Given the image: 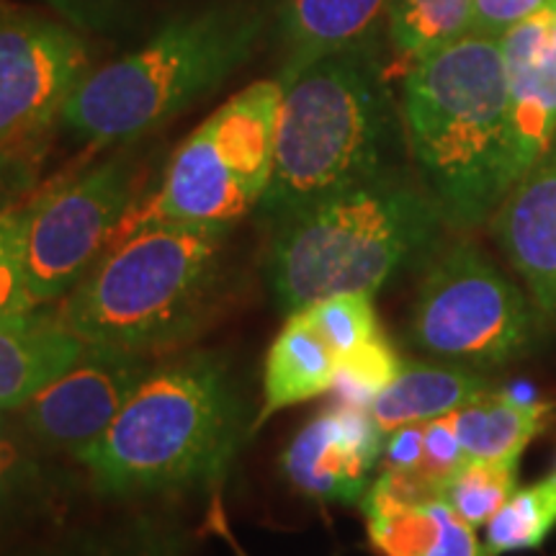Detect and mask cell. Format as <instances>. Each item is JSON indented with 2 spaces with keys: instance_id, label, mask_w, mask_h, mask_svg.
I'll return each instance as SVG.
<instances>
[{
  "instance_id": "1f68e13d",
  "label": "cell",
  "mask_w": 556,
  "mask_h": 556,
  "mask_svg": "<svg viewBox=\"0 0 556 556\" xmlns=\"http://www.w3.org/2000/svg\"><path fill=\"white\" fill-rule=\"evenodd\" d=\"M21 454L18 446L13 443V438L9 435V428H5V417L3 409H0V497L16 484L18 471H21Z\"/></svg>"
},
{
  "instance_id": "6da1fadb",
  "label": "cell",
  "mask_w": 556,
  "mask_h": 556,
  "mask_svg": "<svg viewBox=\"0 0 556 556\" xmlns=\"http://www.w3.org/2000/svg\"><path fill=\"white\" fill-rule=\"evenodd\" d=\"M402 119L426 193L477 227L513 189V122L500 37L467 31L409 62Z\"/></svg>"
},
{
  "instance_id": "d4e9b609",
  "label": "cell",
  "mask_w": 556,
  "mask_h": 556,
  "mask_svg": "<svg viewBox=\"0 0 556 556\" xmlns=\"http://www.w3.org/2000/svg\"><path fill=\"white\" fill-rule=\"evenodd\" d=\"M319 336L325 338L336 356L356 351L379 336L377 309L368 294H336L302 309Z\"/></svg>"
},
{
  "instance_id": "44dd1931",
  "label": "cell",
  "mask_w": 556,
  "mask_h": 556,
  "mask_svg": "<svg viewBox=\"0 0 556 556\" xmlns=\"http://www.w3.org/2000/svg\"><path fill=\"white\" fill-rule=\"evenodd\" d=\"M475 0H389L387 31L407 65L471 29Z\"/></svg>"
},
{
  "instance_id": "3957f363",
  "label": "cell",
  "mask_w": 556,
  "mask_h": 556,
  "mask_svg": "<svg viewBox=\"0 0 556 556\" xmlns=\"http://www.w3.org/2000/svg\"><path fill=\"white\" fill-rule=\"evenodd\" d=\"M229 227L137 222L60 299L58 317L86 340L152 353L193 338L229 281Z\"/></svg>"
},
{
  "instance_id": "f1b7e54d",
  "label": "cell",
  "mask_w": 556,
  "mask_h": 556,
  "mask_svg": "<svg viewBox=\"0 0 556 556\" xmlns=\"http://www.w3.org/2000/svg\"><path fill=\"white\" fill-rule=\"evenodd\" d=\"M47 556H173L170 544L155 533H116V536L73 539Z\"/></svg>"
},
{
  "instance_id": "4dcf8cb0",
  "label": "cell",
  "mask_w": 556,
  "mask_h": 556,
  "mask_svg": "<svg viewBox=\"0 0 556 556\" xmlns=\"http://www.w3.org/2000/svg\"><path fill=\"white\" fill-rule=\"evenodd\" d=\"M422 430L426 422H413V426H402L392 433L384 435V456L387 469L413 471L422 462Z\"/></svg>"
},
{
  "instance_id": "277c9868",
  "label": "cell",
  "mask_w": 556,
  "mask_h": 556,
  "mask_svg": "<svg viewBox=\"0 0 556 556\" xmlns=\"http://www.w3.org/2000/svg\"><path fill=\"white\" fill-rule=\"evenodd\" d=\"M242 402L219 353L152 366L106 433L75 454L109 495H142L217 479L240 441Z\"/></svg>"
},
{
  "instance_id": "f546056e",
  "label": "cell",
  "mask_w": 556,
  "mask_h": 556,
  "mask_svg": "<svg viewBox=\"0 0 556 556\" xmlns=\"http://www.w3.org/2000/svg\"><path fill=\"white\" fill-rule=\"evenodd\" d=\"M548 0H475L471 9V31L503 37L513 24L544 9Z\"/></svg>"
},
{
  "instance_id": "e0dca14e",
  "label": "cell",
  "mask_w": 556,
  "mask_h": 556,
  "mask_svg": "<svg viewBox=\"0 0 556 556\" xmlns=\"http://www.w3.org/2000/svg\"><path fill=\"white\" fill-rule=\"evenodd\" d=\"M338 356L325 338L312 328L302 309L287 315L281 332L268 348L263 368V409L253 430L261 428L278 409L309 402L330 392L336 381Z\"/></svg>"
},
{
  "instance_id": "cb8c5ba5",
  "label": "cell",
  "mask_w": 556,
  "mask_h": 556,
  "mask_svg": "<svg viewBox=\"0 0 556 556\" xmlns=\"http://www.w3.org/2000/svg\"><path fill=\"white\" fill-rule=\"evenodd\" d=\"M400 368L402 361L397 351L379 332L377 338L338 358L336 381H332L330 392L336 394L340 405L371 409L374 400L392 384Z\"/></svg>"
},
{
  "instance_id": "9c48e42d",
  "label": "cell",
  "mask_w": 556,
  "mask_h": 556,
  "mask_svg": "<svg viewBox=\"0 0 556 556\" xmlns=\"http://www.w3.org/2000/svg\"><path fill=\"white\" fill-rule=\"evenodd\" d=\"M137 165L111 155L29 199L26 281L34 307L60 302L114 245L135 201Z\"/></svg>"
},
{
  "instance_id": "52a82bcc",
  "label": "cell",
  "mask_w": 556,
  "mask_h": 556,
  "mask_svg": "<svg viewBox=\"0 0 556 556\" xmlns=\"http://www.w3.org/2000/svg\"><path fill=\"white\" fill-rule=\"evenodd\" d=\"M281 83L258 80L214 111L173 152L137 222L225 225L258 208L274 176Z\"/></svg>"
},
{
  "instance_id": "ba28073f",
  "label": "cell",
  "mask_w": 556,
  "mask_h": 556,
  "mask_svg": "<svg viewBox=\"0 0 556 556\" xmlns=\"http://www.w3.org/2000/svg\"><path fill=\"white\" fill-rule=\"evenodd\" d=\"M409 340L443 361L503 366L533 343V312L510 278L471 242H456L430 263L417 289Z\"/></svg>"
},
{
  "instance_id": "7c38bea8",
  "label": "cell",
  "mask_w": 556,
  "mask_h": 556,
  "mask_svg": "<svg viewBox=\"0 0 556 556\" xmlns=\"http://www.w3.org/2000/svg\"><path fill=\"white\" fill-rule=\"evenodd\" d=\"M384 433L368 409L338 405L309 420L281 456V469L307 497L353 505L364 500Z\"/></svg>"
},
{
  "instance_id": "ac0fdd59",
  "label": "cell",
  "mask_w": 556,
  "mask_h": 556,
  "mask_svg": "<svg viewBox=\"0 0 556 556\" xmlns=\"http://www.w3.org/2000/svg\"><path fill=\"white\" fill-rule=\"evenodd\" d=\"M486 392H492L490 381L467 366L402 364L397 377L374 400L368 413L387 435L402 426L454 415Z\"/></svg>"
},
{
  "instance_id": "484cf974",
  "label": "cell",
  "mask_w": 556,
  "mask_h": 556,
  "mask_svg": "<svg viewBox=\"0 0 556 556\" xmlns=\"http://www.w3.org/2000/svg\"><path fill=\"white\" fill-rule=\"evenodd\" d=\"M26 227L29 201L0 219V319L37 309L26 281Z\"/></svg>"
},
{
  "instance_id": "8992f818",
  "label": "cell",
  "mask_w": 556,
  "mask_h": 556,
  "mask_svg": "<svg viewBox=\"0 0 556 556\" xmlns=\"http://www.w3.org/2000/svg\"><path fill=\"white\" fill-rule=\"evenodd\" d=\"M266 16L227 3L184 13L135 52L90 70L60 124L90 144H124L214 93L258 47Z\"/></svg>"
},
{
  "instance_id": "7a4b0ae2",
  "label": "cell",
  "mask_w": 556,
  "mask_h": 556,
  "mask_svg": "<svg viewBox=\"0 0 556 556\" xmlns=\"http://www.w3.org/2000/svg\"><path fill=\"white\" fill-rule=\"evenodd\" d=\"M274 176L258 212L278 222L392 176L394 111L371 47L283 65Z\"/></svg>"
},
{
  "instance_id": "9a60e30c",
  "label": "cell",
  "mask_w": 556,
  "mask_h": 556,
  "mask_svg": "<svg viewBox=\"0 0 556 556\" xmlns=\"http://www.w3.org/2000/svg\"><path fill=\"white\" fill-rule=\"evenodd\" d=\"M58 312H24L0 319V409L26 407L86 351Z\"/></svg>"
},
{
  "instance_id": "2e32d148",
  "label": "cell",
  "mask_w": 556,
  "mask_h": 556,
  "mask_svg": "<svg viewBox=\"0 0 556 556\" xmlns=\"http://www.w3.org/2000/svg\"><path fill=\"white\" fill-rule=\"evenodd\" d=\"M368 541L381 556H495L477 528L456 516L441 497L422 503H361Z\"/></svg>"
},
{
  "instance_id": "30bf717a",
  "label": "cell",
  "mask_w": 556,
  "mask_h": 556,
  "mask_svg": "<svg viewBox=\"0 0 556 556\" xmlns=\"http://www.w3.org/2000/svg\"><path fill=\"white\" fill-rule=\"evenodd\" d=\"M90 50L62 21L0 13V148H31L90 73Z\"/></svg>"
},
{
  "instance_id": "4316f807",
  "label": "cell",
  "mask_w": 556,
  "mask_h": 556,
  "mask_svg": "<svg viewBox=\"0 0 556 556\" xmlns=\"http://www.w3.org/2000/svg\"><path fill=\"white\" fill-rule=\"evenodd\" d=\"M467 462L462 441H458L454 417H438V420L426 422L422 430V462L420 467L413 469L420 475L426 482H430L441 492V484L454 475V471Z\"/></svg>"
},
{
  "instance_id": "ffe728a7",
  "label": "cell",
  "mask_w": 556,
  "mask_h": 556,
  "mask_svg": "<svg viewBox=\"0 0 556 556\" xmlns=\"http://www.w3.org/2000/svg\"><path fill=\"white\" fill-rule=\"evenodd\" d=\"M552 405L516 392H486L454 413V428L467 458L520 462L528 443L548 426Z\"/></svg>"
},
{
  "instance_id": "83f0119b",
  "label": "cell",
  "mask_w": 556,
  "mask_h": 556,
  "mask_svg": "<svg viewBox=\"0 0 556 556\" xmlns=\"http://www.w3.org/2000/svg\"><path fill=\"white\" fill-rule=\"evenodd\" d=\"M41 152L39 144L31 148H0V219L26 204L37 186Z\"/></svg>"
},
{
  "instance_id": "5b68a950",
  "label": "cell",
  "mask_w": 556,
  "mask_h": 556,
  "mask_svg": "<svg viewBox=\"0 0 556 556\" xmlns=\"http://www.w3.org/2000/svg\"><path fill=\"white\" fill-rule=\"evenodd\" d=\"M441 208L397 173L278 222L266 276L283 315L336 294L374 296L433 245Z\"/></svg>"
},
{
  "instance_id": "d6986e66",
  "label": "cell",
  "mask_w": 556,
  "mask_h": 556,
  "mask_svg": "<svg viewBox=\"0 0 556 556\" xmlns=\"http://www.w3.org/2000/svg\"><path fill=\"white\" fill-rule=\"evenodd\" d=\"M389 0H287L281 16L287 65L371 41Z\"/></svg>"
},
{
  "instance_id": "4fadbf2b",
  "label": "cell",
  "mask_w": 556,
  "mask_h": 556,
  "mask_svg": "<svg viewBox=\"0 0 556 556\" xmlns=\"http://www.w3.org/2000/svg\"><path fill=\"white\" fill-rule=\"evenodd\" d=\"M495 235L536 307L556 317V137L497 206Z\"/></svg>"
},
{
  "instance_id": "7402d4cb",
  "label": "cell",
  "mask_w": 556,
  "mask_h": 556,
  "mask_svg": "<svg viewBox=\"0 0 556 556\" xmlns=\"http://www.w3.org/2000/svg\"><path fill=\"white\" fill-rule=\"evenodd\" d=\"M556 528V475L541 479L539 484L516 490L486 523L484 544L492 554L531 552L544 546Z\"/></svg>"
},
{
  "instance_id": "603a6c76",
  "label": "cell",
  "mask_w": 556,
  "mask_h": 556,
  "mask_svg": "<svg viewBox=\"0 0 556 556\" xmlns=\"http://www.w3.org/2000/svg\"><path fill=\"white\" fill-rule=\"evenodd\" d=\"M518 462H467L441 484L438 497L471 528L486 526L516 492Z\"/></svg>"
},
{
  "instance_id": "5bb4252c",
  "label": "cell",
  "mask_w": 556,
  "mask_h": 556,
  "mask_svg": "<svg viewBox=\"0 0 556 556\" xmlns=\"http://www.w3.org/2000/svg\"><path fill=\"white\" fill-rule=\"evenodd\" d=\"M546 5L503 37L513 122V186L556 137V47L548 41Z\"/></svg>"
},
{
  "instance_id": "8fae6325",
  "label": "cell",
  "mask_w": 556,
  "mask_h": 556,
  "mask_svg": "<svg viewBox=\"0 0 556 556\" xmlns=\"http://www.w3.org/2000/svg\"><path fill=\"white\" fill-rule=\"evenodd\" d=\"M150 368L144 353L88 343L83 356L24 407L26 428L47 446L78 454L106 433Z\"/></svg>"
}]
</instances>
